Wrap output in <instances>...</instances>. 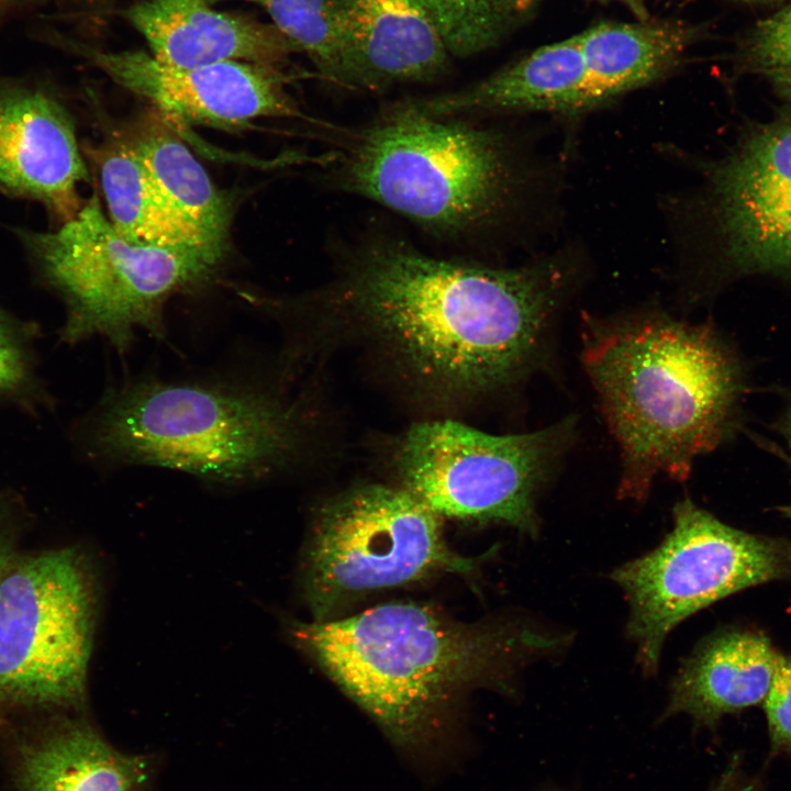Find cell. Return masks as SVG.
Returning <instances> with one entry per match:
<instances>
[{
    "label": "cell",
    "instance_id": "cell-15",
    "mask_svg": "<svg viewBox=\"0 0 791 791\" xmlns=\"http://www.w3.org/2000/svg\"><path fill=\"white\" fill-rule=\"evenodd\" d=\"M452 55L415 0H352L345 88L379 91L447 73Z\"/></svg>",
    "mask_w": 791,
    "mask_h": 791
},
{
    "label": "cell",
    "instance_id": "cell-27",
    "mask_svg": "<svg viewBox=\"0 0 791 791\" xmlns=\"http://www.w3.org/2000/svg\"><path fill=\"white\" fill-rule=\"evenodd\" d=\"M710 791H765L762 781L747 775L738 756H735Z\"/></svg>",
    "mask_w": 791,
    "mask_h": 791
},
{
    "label": "cell",
    "instance_id": "cell-34",
    "mask_svg": "<svg viewBox=\"0 0 791 791\" xmlns=\"http://www.w3.org/2000/svg\"><path fill=\"white\" fill-rule=\"evenodd\" d=\"M740 1H745V2H775V1H778V0H740Z\"/></svg>",
    "mask_w": 791,
    "mask_h": 791
},
{
    "label": "cell",
    "instance_id": "cell-31",
    "mask_svg": "<svg viewBox=\"0 0 791 791\" xmlns=\"http://www.w3.org/2000/svg\"><path fill=\"white\" fill-rule=\"evenodd\" d=\"M778 430L788 446L791 448V399L778 421Z\"/></svg>",
    "mask_w": 791,
    "mask_h": 791
},
{
    "label": "cell",
    "instance_id": "cell-2",
    "mask_svg": "<svg viewBox=\"0 0 791 791\" xmlns=\"http://www.w3.org/2000/svg\"><path fill=\"white\" fill-rule=\"evenodd\" d=\"M288 633L397 750L422 765L450 757V720L467 691L509 690L517 668L566 643L527 623L463 624L415 602L293 621Z\"/></svg>",
    "mask_w": 791,
    "mask_h": 791
},
{
    "label": "cell",
    "instance_id": "cell-6",
    "mask_svg": "<svg viewBox=\"0 0 791 791\" xmlns=\"http://www.w3.org/2000/svg\"><path fill=\"white\" fill-rule=\"evenodd\" d=\"M13 232L35 271L66 304L64 336L75 342L101 335L120 350L138 330L164 336L167 300L205 280L222 258L203 248L125 241L96 192L53 231Z\"/></svg>",
    "mask_w": 791,
    "mask_h": 791
},
{
    "label": "cell",
    "instance_id": "cell-8",
    "mask_svg": "<svg viewBox=\"0 0 791 791\" xmlns=\"http://www.w3.org/2000/svg\"><path fill=\"white\" fill-rule=\"evenodd\" d=\"M566 417L524 434L493 435L457 421L413 424L392 459L400 487L438 516L501 523L536 536V499L571 443Z\"/></svg>",
    "mask_w": 791,
    "mask_h": 791
},
{
    "label": "cell",
    "instance_id": "cell-29",
    "mask_svg": "<svg viewBox=\"0 0 791 791\" xmlns=\"http://www.w3.org/2000/svg\"><path fill=\"white\" fill-rule=\"evenodd\" d=\"M598 2H616L627 8L637 20L649 19V12L647 9L646 0H594Z\"/></svg>",
    "mask_w": 791,
    "mask_h": 791
},
{
    "label": "cell",
    "instance_id": "cell-14",
    "mask_svg": "<svg viewBox=\"0 0 791 791\" xmlns=\"http://www.w3.org/2000/svg\"><path fill=\"white\" fill-rule=\"evenodd\" d=\"M122 15L158 60L196 67L226 62L271 65L298 47L272 23L221 12L208 0H143Z\"/></svg>",
    "mask_w": 791,
    "mask_h": 791
},
{
    "label": "cell",
    "instance_id": "cell-33",
    "mask_svg": "<svg viewBox=\"0 0 791 791\" xmlns=\"http://www.w3.org/2000/svg\"><path fill=\"white\" fill-rule=\"evenodd\" d=\"M15 0H0V10L4 9L5 7H8L9 4H11Z\"/></svg>",
    "mask_w": 791,
    "mask_h": 791
},
{
    "label": "cell",
    "instance_id": "cell-16",
    "mask_svg": "<svg viewBox=\"0 0 791 791\" xmlns=\"http://www.w3.org/2000/svg\"><path fill=\"white\" fill-rule=\"evenodd\" d=\"M779 655L760 632L727 628L710 635L673 678L664 717L684 713L714 728L725 715L761 704Z\"/></svg>",
    "mask_w": 791,
    "mask_h": 791
},
{
    "label": "cell",
    "instance_id": "cell-25",
    "mask_svg": "<svg viewBox=\"0 0 791 791\" xmlns=\"http://www.w3.org/2000/svg\"><path fill=\"white\" fill-rule=\"evenodd\" d=\"M771 755L791 759V657L780 654L769 691L762 702Z\"/></svg>",
    "mask_w": 791,
    "mask_h": 791
},
{
    "label": "cell",
    "instance_id": "cell-32",
    "mask_svg": "<svg viewBox=\"0 0 791 791\" xmlns=\"http://www.w3.org/2000/svg\"><path fill=\"white\" fill-rule=\"evenodd\" d=\"M778 455L781 456V457H783L784 461L787 463V465H788V467H789V469H790V474H791V456L788 455L787 453L782 452V450H779V452H778ZM779 511H780L784 516L791 519V503H790V504H787V505H783Z\"/></svg>",
    "mask_w": 791,
    "mask_h": 791
},
{
    "label": "cell",
    "instance_id": "cell-23",
    "mask_svg": "<svg viewBox=\"0 0 791 791\" xmlns=\"http://www.w3.org/2000/svg\"><path fill=\"white\" fill-rule=\"evenodd\" d=\"M439 31L452 57L466 58L499 44L536 0H415Z\"/></svg>",
    "mask_w": 791,
    "mask_h": 791
},
{
    "label": "cell",
    "instance_id": "cell-30",
    "mask_svg": "<svg viewBox=\"0 0 791 791\" xmlns=\"http://www.w3.org/2000/svg\"><path fill=\"white\" fill-rule=\"evenodd\" d=\"M13 558L12 544L9 537L0 534V580Z\"/></svg>",
    "mask_w": 791,
    "mask_h": 791
},
{
    "label": "cell",
    "instance_id": "cell-21",
    "mask_svg": "<svg viewBox=\"0 0 791 791\" xmlns=\"http://www.w3.org/2000/svg\"><path fill=\"white\" fill-rule=\"evenodd\" d=\"M129 142L174 210L223 256L227 246L232 208L205 169L163 115H146Z\"/></svg>",
    "mask_w": 791,
    "mask_h": 791
},
{
    "label": "cell",
    "instance_id": "cell-13",
    "mask_svg": "<svg viewBox=\"0 0 791 791\" xmlns=\"http://www.w3.org/2000/svg\"><path fill=\"white\" fill-rule=\"evenodd\" d=\"M729 258L746 271L791 269V121L751 135L715 176Z\"/></svg>",
    "mask_w": 791,
    "mask_h": 791
},
{
    "label": "cell",
    "instance_id": "cell-24",
    "mask_svg": "<svg viewBox=\"0 0 791 791\" xmlns=\"http://www.w3.org/2000/svg\"><path fill=\"white\" fill-rule=\"evenodd\" d=\"M746 57L749 65L764 74L791 67V0L757 24L748 40Z\"/></svg>",
    "mask_w": 791,
    "mask_h": 791
},
{
    "label": "cell",
    "instance_id": "cell-26",
    "mask_svg": "<svg viewBox=\"0 0 791 791\" xmlns=\"http://www.w3.org/2000/svg\"><path fill=\"white\" fill-rule=\"evenodd\" d=\"M25 364L18 335L0 308V390L16 388L24 379Z\"/></svg>",
    "mask_w": 791,
    "mask_h": 791
},
{
    "label": "cell",
    "instance_id": "cell-4",
    "mask_svg": "<svg viewBox=\"0 0 791 791\" xmlns=\"http://www.w3.org/2000/svg\"><path fill=\"white\" fill-rule=\"evenodd\" d=\"M296 405L225 387L140 381L101 405L93 443L120 463L238 482L298 457L305 431Z\"/></svg>",
    "mask_w": 791,
    "mask_h": 791
},
{
    "label": "cell",
    "instance_id": "cell-20",
    "mask_svg": "<svg viewBox=\"0 0 791 791\" xmlns=\"http://www.w3.org/2000/svg\"><path fill=\"white\" fill-rule=\"evenodd\" d=\"M83 152L98 167L108 218L125 241L140 246L203 248L219 255L169 204L127 138Z\"/></svg>",
    "mask_w": 791,
    "mask_h": 791
},
{
    "label": "cell",
    "instance_id": "cell-3",
    "mask_svg": "<svg viewBox=\"0 0 791 791\" xmlns=\"http://www.w3.org/2000/svg\"><path fill=\"white\" fill-rule=\"evenodd\" d=\"M582 360L620 447L623 499L643 500L659 475L687 479L738 431L747 374L712 325L659 312L599 322Z\"/></svg>",
    "mask_w": 791,
    "mask_h": 791
},
{
    "label": "cell",
    "instance_id": "cell-17",
    "mask_svg": "<svg viewBox=\"0 0 791 791\" xmlns=\"http://www.w3.org/2000/svg\"><path fill=\"white\" fill-rule=\"evenodd\" d=\"M586 73L578 34L543 45L470 87L411 100L443 118L493 112L584 111Z\"/></svg>",
    "mask_w": 791,
    "mask_h": 791
},
{
    "label": "cell",
    "instance_id": "cell-10",
    "mask_svg": "<svg viewBox=\"0 0 791 791\" xmlns=\"http://www.w3.org/2000/svg\"><path fill=\"white\" fill-rule=\"evenodd\" d=\"M790 577V541L737 530L689 499L676 504L672 530L659 546L611 573L628 602L627 635L647 676L658 670L669 633L691 614Z\"/></svg>",
    "mask_w": 791,
    "mask_h": 791
},
{
    "label": "cell",
    "instance_id": "cell-9",
    "mask_svg": "<svg viewBox=\"0 0 791 791\" xmlns=\"http://www.w3.org/2000/svg\"><path fill=\"white\" fill-rule=\"evenodd\" d=\"M472 559L446 545L442 517L402 487L355 486L316 511L303 556L302 584L312 621L370 591L434 571L469 572Z\"/></svg>",
    "mask_w": 791,
    "mask_h": 791
},
{
    "label": "cell",
    "instance_id": "cell-5",
    "mask_svg": "<svg viewBox=\"0 0 791 791\" xmlns=\"http://www.w3.org/2000/svg\"><path fill=\"white\" fill-rule=\"evenodd\" d=\"M337 183L435 232L478 229L504 207L513 172L491 132L434 116L406 101L363 130Z\"/></svg>",
    "mask_w": 791,
    "mask_h": 791
},
{
    "label": "cell",
    "instance_id": "cell-18",
    "mask_svg": "<svg viewBox=\"0 0 791 791\" xmlns=\"http://www.w3.org/2000/svg\"><path fill=\"white\" fill-rule=\"evenodd\" d=\"M21 791H146L149 762L111 746L88 722L64 718L16 746Z\"/></svg>",
    "mask_w": 791,
    "mask_h": 791
},
{
    "label": "cell",
    "instance_id": "cell-28",
    "mask_svg": "<svg viewBox=\"0 0 791 791\" xmlns=\"http://www.w3.org/2000/svg\"><path fill=\"white\" fill-rule=\"evenodd\" d=\"M776 90L791 101V67L765 73Z\"/></svg>",
    "mask_w": 791,
    "mask_h": 791
},
{
    "label": "cell",
    "instance_id": "cell-12",
    "mask_svg": "<svg viewBox=\"0 0 791 791\" xmlns=\"http://www.w3.org/2000/svg\"><path fill=\"white\" fill-rule=\"evenodd\" d=\"M70 113L49 89L0 80V192L36 202L58 225L89 179Z\"/></svg>",
    "mask_w": 791,
    "mask_h": 791
},
{
    "label": "cell",
    "instance_id": "cell-11",
    "mask_svg": "<svg viewBox=\"0 0 791 791\" xmlns=\"http://www.w3.org/2000/svg\"><path fill=\"white\" fill-rule=\"evenodd\" d=\"M122 88L148 100L161 114L219 127L299 111L271 65L226 62L180 67L143 51H103L69 43Z\"/></svg>",
    "mask_w": 791,
    "mask_h": 791
},
{
    "label": "cell",
    "instance_id": "cell-7",
    "mask_svg": "<svg viewBox=\"0 0 791 791\" xmlns=\"http://www.w3.org/2000/svg\"><path fill=\"white\" fill-rule=\"evenodd\" d=\"M100 598L78 547L12 559L0 580V706L79 708Z\"/></svg>",
    "mask_w": 791,
    "mask_h": 791
},
{
    "label": "cell",
    "instance_id": "cell-22",
    "mask_svg": "<svg viewBox=\"0 0 791 791\" xmlns=\"http://www.w3.org/2000/svg\"><path fill=\"white\" fill-rule=\"evenodd\" d=\"M245 1L263 8L272 24L313 63L327 81L345 87L349 57L352 0Z\"/></svg>",
    "mask_w": 791,
    "mask_h": 791
},
{
    "label": "cell",
    "instance_id": "cell-19",
    "mask_svg": "<svg viewBox=\"0 0 791 791\" xmlns=\"http://www.w3.org/2000/svg\"><path fill=\"white\" fill-rule=\"evenodd\" d=\"M692 37L677 21L604 22L578 34L589 110L665 77L677 67Z\"/></svg>",
    "mask_w": 791,
    "mask_h": 791
},
{
    "label": "cell",
    "instance_id": "cell-1",
    "mask_svg": "<svg viewBox=\"0 0 791 791\" xmlns=\"http://www.w3.org/2000/svg\"><path fill=\"white\" fill-rule=\"evenodd\" d=\"M572 275L562 258L491 268L383 237L349 256L323 299L420 390L475 400L536 369Z\"/></svg>",
    "mask_w": 791,
    "mask_h": 791
}]
</instances>
